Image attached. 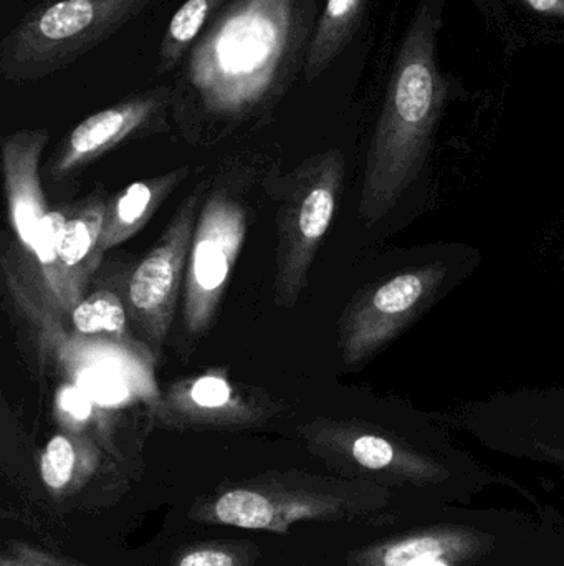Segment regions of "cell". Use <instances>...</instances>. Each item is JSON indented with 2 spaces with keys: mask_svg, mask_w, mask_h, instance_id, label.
Returning a JSON list of instances; mask_svg holds the SVG:
<instances>
[{
  "mask_svg": "<svg viewBox=\"0 0 564 566\" xmlns=\"http://www.w3.org/2000/svg\"><path fill=\"white\" fill-rule=\"evenodd\" d=\"M169 92L166 88L152 90L141 95L129 96L125 102L88 116L79 123L60 148L53 163L55 176L65 175L89 159L118 145L132 133L145 128L152 118L164 109Z\"/></svg>",
  "mask_w": 564,
  "mask_h": 566,
  "instance_id": "cell-9",
  "label": "cell"
},
{
  "mask_svg": "<svg viewBox=\"0 0 564 566\" xmlns=\"http://www.w3.org/2000/svg\"><path fill=\"white\" fill-rule=\"evenodd\" d=\"M446 2L419 0L394 59L370 153L364 202L370 208L396 192L456 88L437 53Z\"/></svg>",
  "mask_w": 564,
  "mask_h": 566,
  "instance_id": "cell-2",
  "label": "cell"
},
{
  "mask_svg": "<svg viewBox=\"0 0 564 566\" xmlns=\"http://www.w3.org/2000/svg\"><path fill=\"white\" fill-rule=\"evenodd\" d=\"M46 142V129H23L3 138L7 201L17 238L32 258L43 289L56 308L70 312L78 305L79 293L58 262V245L68 221L62 212L49 211L40 186V158Z\"/></svg>",
  "mask_w": 564,
  "mask_h": 566,
  "instance_id": "cell-4",
  "label": "cell"
},
{
  "mask_svg": "<svg viewBox=\"0 0 564 566\" xmlns=\"http://www.w3.org/2000/svg\"><path fill=\"white\" fill-rule=\"evenodd\" d=\"M340 501L330 495L270 494L257 489H234L215 499L209 518L247 531L284 532L304 518L330 517Z\"/></svg>",
  "mask_w": 564,
  "mask_h": 566,
  "instance_id": "cell-10",
  "label": "cell"
},
{
  "mask_svg": "<svg viewBox=\"0 0 564 566\" xmlns=\"http://www.w3.org/2000/svg\"><path fill=\"white\" fill-rule=\"evenodd\" d=\"M526 35L564 45V0H499Z\"/></svg>",
  "mask_w": 564,
  "mask_h": 566,
  "instance_id": "cell-16",
  "label": "cell"
},
{
  "mask_svg": "<svg viewBox=\"0 0 564 566\" xmlns=\"http://www.w3.org/2000/svg\"><path fill=\"white\" fill-rule=\"evenodd\" d=\"M440 272L434 269L397 275L381 285L350 316L344 329V359L357 363L390 339L426 298Z\"/></svg>",
  "mask_w": 564,
  "mask_h": 566,
  "instance_id": "cell-8",
  "label": "cell"
},
{
  "mask_svg": "<svg viewBox=\"0 0 564 566\" xmlns=\"http://www.w3.org/2000/svg\"><path fill=\"white\" fill-rule=\"evenodd\" d=\"M2 566H70L66 562L58 560L52 555L12 545V551L6 552L2 557Z\"/></svg>",
  "mask_w": 564,
  "mask_h": 566,
  "instance_id": "cell-22",
  "label": "cell"
},
{
  "mask_svg": "<svg viewBox=\"0 0 564 566\" xmlns=\"http://www.w3.org/2000/svg\"><path fill=\"white\" fill-rule=\"evenodd\" d=\"M318 0H228L189 46L179 88L214 116L247 115L301 69Z\"/></svg>",
  "mask_w": 564,
  "mask_h": 566,
  "instance_id": "cell-1",
  "label": "cell"
},
{
  "mask_svg": "<svg viewBox=\"0 0 564 566\" xmlns=\"http://www.w3.org/2000/svg\"><path fill=\"white\" fill-rule=\"evenodd\" d=\"M76 449L72 439L58 434L50 439L40 458V475L43 484L53 492L68 488L75 475Z\"/></svg>",
  "mask_w": 564,
  "mask_h": 566,
  "instance_id": "cell-18",
  "label": "cell"
},
{
  "mask_svg": "<svg viewBox=\"0 0 564 566\" xmlns=\"http://www.w3.org/2000/svg\"><path fill=\"white\" fill-rule=\"evenodd\" d=\"M106 209L102 202L86 206L66 222L58 245V262L68 281L82 295L86 277L99 261L98 244L105 224Z\"/></svg>",
  "mask_w": 564,
  "mask_h": 566,
  "instance_id": "cell-14",
  "label": "cell"
},
{
  "mask_svg": "<svg viewBox=\"0 0 564 566\" xmlns=\"http://www.w3.org/2000/svg\"><path fill=\"white\" fill-rule=\"evenodd\" d=\"M366 3L368 0H327L308 46L304 70L308 82L320 78L348 49L363 23Z\"/></svg>",
  "mask_w": 564,
  "mask_h": 566,
  "instance_id": "cell-11",
  "label": "cell"
},
{
  "mask_svg": "<svg viewBox=\"0 0 564 566\" xmlns=\"http://www.w3.org/2000/svg\"><path fill=\"white\" fill-rule=\"evenodd\" d=\"M178 566H242V562L237 552L231 548L204 545V547L185 552L179 558Z\"/></svg>",
  "mask_w": 564,
  "mask_h": 566,
  "instance_id": "cell-21",
  "label": "cell"
},
{
  "mask_svg": "<svg viewBox=\"0 0 564 566\" xmlns=\"http://www.w3.org/2000/svg\"><path fill=\"white\" fill-rule=\"evenodd\" d=\"M201 192H194L169 226L161 242L132 272L128 285L129 302L136 318L156 343H161L174 313L182 269L191 248L192 226Z\"/></svg>",
  "mask_w": 564,
  "mask_h": 566,
  "instance_id": "cell-6",
  "label": "cell"
},
{
  "mask_svg": "<svg viewBox=\"0 0 564 566\" xmlns=\"http://www.w3.org/2000/svg\"><path fill=\"white\" fill-rule=\"evenodd\" d=\"M231 395L228 382L217 376H204L191 389L192 401L205 409L222 408L231 401Z\"/></svg>",
  "mask_w": 564,
  "mask_h": 566,
  "instance_id": "cell-20",
  "label": "cell"
},
{
  "mask_svg": "<svg viewBox=\"0 0 564 566\" xmlns=\"http://www.w3.org/2000/svg\"><path fill=\"white\" fill-rule=\"evenodd\" d=\"M227 2L228 0H188L174 13L159 45V73L171 72L182 62L189 46L194 43L209 20Z\"/></svg>",
  "mask_w": 564,
  "mask_h": 566,
  "instance_id": "cell-15",
  "label": "cell"
},
{
  "mask_svg": "<svg viewBox=\"0 0 564 566\" xmlns=\"http://www.w3.org/2000/svg\"><path fill=\"white\" fill-rule=\"evenodd\" d=\"M482 541L470 532L427 531L377 548L373 566H424L437 560L470 558Z\"/></svg>",
  "mask_w": 564,
  "mask_h": 566,
  "instance_id": "cell-12",
  "label": "cell"
},
{
  "mask_svg": "<svg viewBox=\"0 0 564 566\" xmlns=\"http://www.w3.org/2000/svg\"><path fill=\"white\" fill-rule=\"evenodd\" d=\"M152 0H50L12 27L0 43V73L32 82L68 69L111 39Z\"/></svg>",
  "mask_w": 564,
  "mask_h": 566,
  "instance_id": "cell-3",
  "label": "cell"
},
{
  "mask_svg": "<svg viewBox=\"0 0 564 566\" xmlns=\"http://www.w3.org/2000/svg\"><path fill=\"white\" fill-rule=\"evenodd\" d=\"M245 235L244 211L228 199H211L192 235L185 275L184 325L201 333L214 318Z\"/></svg>",
  "mask_w": 564,
  "mask_h": 566,
  "instance_id": "cell-5",
  "label": "cell"
},
{
  "mask_svg": "<svg viewBox=\"0 0 564 566\" xmlns=\"http://www.w3.org/2000/svg\"><path fill=\"white\" fill-rule=\"evenodd\" d=\"M72 322L83 335H121L126 325L125 306L115 293L96 292L73 308Z\"/></svg>",
  "mask_w": 564,
  "mask_h": 566,
  "instance_id": "cell-17",
  "label": "cell"
},
{
  "mask_svg": "<svg viewBox=\"0 0 564 566\" xmlns=\"http://www.w3.org/2000/svg\"><path fill=\"white\" fill-rule=\"evenodd\" d=\"M340 171L337 158L328 156L327 161L321 163L320 176L310 182L298 205H291L290 214L284 218V251L277 285L281 298L288 302L297 296L315 251L330 228L337 208Z\"/></svg>",
  "mask_w": 564,
  "mask_h": 566,
  "instance_id": "cell-7",
  "label": "cell"
},
{
  "mask_svg": "<svg viewBox=\"0 0 564 566\" xmlns=\"http://www.w3.org/2000/svg\"><path fill=\"white\" fill-rule=\"evenodd\" d=\"M178 176L135 182L129 186L111 208L106 209L105 224L99 238L98 254L102 258L108 249L121 244L142 228L149 216L158 208L166 192L178 182Z\"/></svg>",
  "mask_w": 564,
  "mask_h": 566,
  "instance_id": "cell-13",
  "label": "cell"
},
{
  "mask_svg": "<svg viewBox=\"0 0 564 566\" xmlns=\"http://www.w3.org/2000/svg\"><path fill=\"white\" fill-rule=\"evenodd\" d=\"M354 461L371 471L391 468L396 461V449L386 439L377 436L364 434L354 439L351 446Z\"/></svg>",
  "mask_w": 564,
  "mask_h": 566,
  "instance_id": "cell-19",
  "label": "cell"
}]
</instances>
